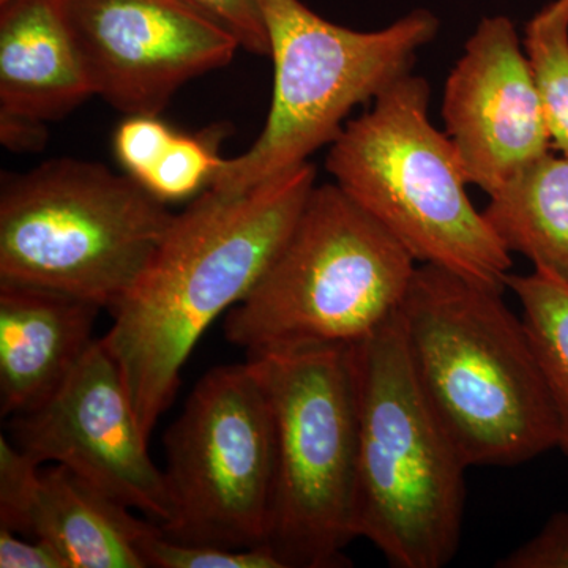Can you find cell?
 I'll return each instance as SVG.
<instances>
[{"label": "cell", "instance_id": "cell-12", "mask_svg": "<svg viewBox=\"0 0 568 568\" xmlns=\"http://www.w3.org/2000/svg\"><path fill=\"white\" fill-rule=\"evenodd\" d=\"M443 118L467 182L488 196L547 155L551 136L510 18L478 22L448 74Z\"/></svg>", "mask_w": 568, "mask_h": 568}, {"label": "cell", "instance_id": "cell-22", "mask_svg": "<svg viewBox=\"0 0 568 568\" xmlns=\"http://www.w3.org/2000/svg\"><path fill=\"white\" fill-rule=\"evenodd\" d=\"M205 14L227 29L244 50L256 55H271V41L256 0H189Z\"/></svg>", "mask_w": 568, "mask_h": 568}, {"label": "cell", "instance_id": "cell-3", "mask_svg": "<svg viewBox=\"0 0 568 568\" xmlns=\"http://www.w3.org/2000/svg\"><path fill=\"white\" fill-rule=\"evenodd\" d=\"M347 353L357 409L354 536L392 567H446L462 541L467 465L418 387L399 310Z\"/></svg>", "mask_w": 568, "mask_h": 568}, {"label": "cell", "instance_id": "cell-13", "mask_svg": "<svg viewBox=\"0 0 568 568\" xmlns=\"http://www.w3.org/2000/svg\"><path fill=\"white\" fill-rule=\"evenodd\" d=\"M155 525L67 467L40 469L0 436V528L47 541L69 568H148L142 541Z\"/></svg>", "mask_w": 568, "mask_h": 568}, {"label": "cell", "instance_id": "cell-2", "mask_svg": "<svg viewBox=\"0 0 568 568\" xmlns=\"http://www.w3.org/2000/svg\"><path fill=\"white\" fill-rule=\"evenodd\" d=\"M503 293L420 264L399 306L418 387L467 467L523 465L559 444L528 332Z\"/></svg>", "mask_w": 568, "mask_h": 568}, {"label": "cell", "instance_id": "cell-6", "mask_svg": "<svg viewBox=\"0 0 568 568\" xmlns=\"http://www.w3.org/2000/svg\"><path fill=\"white\" fill-rule=\"evenodd\" d=\"M132 175L74 159L7 175L0 194V282L114 312L174 220Z\"/></svg>", "mask_w": 568, "mask_h": 568}, {"label": "cell", "instance_id": "cell-17", "mask_svg": "<svg viewBox=\"0 0 568 568\" xmlns=\"http://www.w3.org/2000/svg\"><path fill=\"white\" fill-rule=\"evenodd\" d=\"M523 308V324L547 383L559 425L558 448L568 457V283L534 268L506 280Z\"/></svg>", "mask_w": 568, "mask_h": 568}, {"label": "cell", "instance_id": "cell-14", "mask_svg": "<svg viewBox=\"0 0 568 568\" xmlns=\"http://www.w3.org/2000/svg\"><path fill=\"white\" fill-rule=\"evenodd\" d=\"M99 305L71 295L0 282V409H36L65 383L97 338Z\"/></svg>", "mask_w": 568, "mask_h": 568}, {"label": "cell", "instance_id": "cell-5", "mask_svg": "<svg viewBox=\"0 0 568 568\" xmlns=\"http://www.w3.org/2000/svg\"><path fill=\"white\" fill-rule=\"evenodd\" d=\"M416 261L336 183L315 186L286 241L224 316L246 355L353 346L403 304Z\"/></svg>", "mask_w": 568, "mask_h": 568}, {"label": "cell", "instance_id": "cell-25", "mask_svg": "<svg viewBox=\"0 0 568 568\" xmlns=\"http://www.w3.org/2000/svg\"><path fill=\"white\" fill-rule=\"evenodd\" d=\"M0 138L3 145L11 151H36L44 144L43 122L31 119L18 118V115L0 114Z\"/></svg>", "mask_w": 568, "mask_h": 568}, {"label": "cell", "instance_id": "cell-21", "mask_svg": "<svg viewBox=\"0 0 568 568\" xmlns=\"http://www.w3.org/2000/svg\"><path fill=\"white\" fill-rule=\"evenodd\" d=\"M175 133L160 121L159 115H129L115 132V155L130 175L141 182L151 173Z\"/></svg>", "mask_w": 568, "mask_h": 568}, {"label": "cell", "instance_id": "cell-24", "mask_svg": "<svg viewBox=\"0 0 568 568\" xmlns=\"http://www.w3.org/2000/svg\"><path fill=\"white\" fill-rule=\"evenodd\" d=\"M10 529L0 528V567L69 568L58 549L39 538L22 540Z\"/></svg>", "mask_w": 568, "mask_h": 568}, {"label": "cell", "instance_id": "cell-1", "mask_svg": "<svg viewBox=\"0 0 568 568\" xmlns=\"http://www.w3.org/2000/svg\"><path fill=\"white\" fill-rule=\"evenodd\" d=\"M315 186L316 168L305 162L242 192L209 186L174 216L102 338L148 439L194 346L252 291Z\"/></svg>", "mask_w": 568, "mask_h": 568}, {"label": "cell", "instance_id": "cell-16", "mask_svg": "<svg viewBox=\"0 0 568 568\" xmlns=\"http://www.w3.org/2000/svg\"><path fill=\"white\" fill-rule=\"evenodd\" d=\"M481 212L508 252L568 283V156L548 152L489 194Z\"/></svg>", "mask_w": 568, "mask_h": 568}, {"label": "cell", "instance_id": "cell-4", "mask_svg": "<svg viewBox=\"0 0 568 568\" xmlns=\"http://www.w3.org/2000/svg\"><path fill=\"white\" fill-rule=\"evenodd\" d=\"M429 97L425 78H399L346 122L325 166L416 263L504 291L511 253L470 203L454 144L429 121Z\"/></svg>", "mask_w": 568, "mask_h": 568}, {"label": "cell", "instance_id": "cell-23", "mask_svg": "<svg viewBox=\"0 0 568 568\" xmlns=\"http://www.w3.org/2000/svg\"><path fill=\"white\" fill-rule=\"evenodd\" d=\"M497 568H568V511H558L536 537L508 552Z\"/></svg>", "mask_w": 568, "mask_h": 568}, {"label": "cell", "instance_id": "cell-8", "mask_svg": "<svg viewBox=\"0 0 568 568\" xmlns=\"http://www.w3.org/2000/svg\"><path fill=\"white\" fill-rule=\"evenodd\" d=\"M274 418L267 547L284 568L345 566L354 540L357 409L346 347L246 355Z\"/></svg>", "mask_w": 568, "mask_h": 568}, {"label": "cell", "instance_id": "cell-7", "mask_svg": "<svg viewBox=\"0 0 568 568\" xmlns=\"http://www.w3.org/2000/svg\"><path fill=\"white\" fill-rule=\"evenodd\" d=\"M271 41L275 80L271 111L252 148L223 160L211 189L242 192L308 162L332 144L358 104L375 100L413 70L439 33L433 11L418 9L379 31L328 22L301 0H256Z\"/></svg>", "mask_w": 568, "mask_h": 568}, {"label": "cell", "instance_id": "cell-11", "mask_svg": "<svg viewBox=\"0 0 568 568\" xmlns=\"http://www.w3.org/2000/svg\"><path fill=\"white\" fill-rule=\"evenodd\" d=\"M95 95L159 115L186 82L223 69L237 39L189 0H59Z\"/></svg>", "mask_w": 568, "mask_h": 568}, {"label": "cell", "instance_id": "cell-15", "mask_svg": "<svg viewBox=\"0 0 568 568\" xmlns=\"http://www.w3.org/2000/svg\"><path fill=\"white\" fill-rule=\"evenodd\" d=\"M91 95L59 0H0V114L55 121Z\"/></svg>", "mask_w": 568, "mask_h": 568}, {"label": "cell", "instance_id": "cell-10", "mask_svg": "<svg viewBox=\"0 0 568 568\" xmlns=\"http://www.w3.org/2000/svg\"><path fill=\"white\" fill-rule=\"evenodd\" d=\"M9 428L11 444L36 465L67 467L159 526L173 518L166 478L153 465L121 368L102 338L47 402L11 417Z\"/></svg>", "mask_w": 568, "mask_h": 568}, {"label": "cell", "instance_id": "cell-19", "mask_svg": "<svg viewBox=\"0 0 568 568\" xmlns=\"http://www.w3.org/2000/svg\"><path fill=\"white\" fill-rule=\"evenodd\" d=\"M216 138L175 133L166 151L140 182L163 203L182 201L211 186L222 166Z\"/></svg>", "mask_w": 568, "mask_h": 568}, {"label": "cell", "instance_id": "cell-18", "mask_svg": "<svg viewBox=\"0 0 568 568\" xmlns=\"http://www.w3.org/2000/svg\"><path fill=\"white\" fill-rule=\"evenodd\" d=\"M551 144L568 156V0L530 18L523 40Z\"/></svg>", "mask_w": 568, "mask_h": 568}, {"label": "cell", "instance_id": "cell-20", "mask_svg": "<svg viewBox=\"0 0 568 568\" xmlns=\"http://www.w3.org/2000/svg\"><path fill=\"white\" fill-rule=\"evenodd\" d=\"M142 558L153 568H284L267 545L233 549L183 544L164 536L159 525L142 541Z\"/></svg>", "mask_w": 568, "mask_h": 568}, {"label": "cell", "instance_id": "cell-9", "mask_svg": "<svg viewBox=\"0 0 568 568\" xmlns=\"http://www.w3.org/2000/svg\"><path fill=\"white\" fill-rule=\"evenodd\" d=\"M173 518L183 544L246 549L267 544L275 484L274 418L253 366L201 377L164 435Z\"/></svg>", "mask_w": 568, "mask_h": 568}]
</instances>
